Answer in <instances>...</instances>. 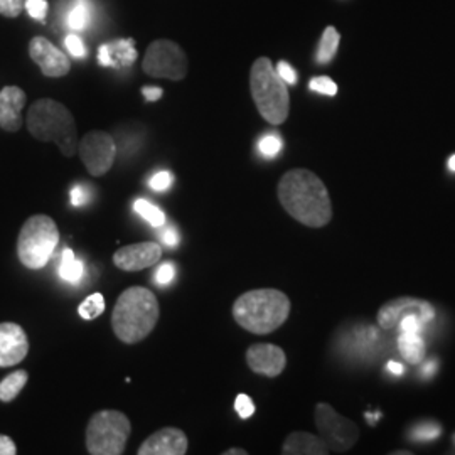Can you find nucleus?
<instances>
[{
    "mask_svg": "<svg viewBox=\"0 0 455 455\" xmlns=\"http://www.w3.org/2000/svg\"><path fill=\"white\" fill-rule=\"evenodd\" d=\"M225 455H248V452L244 449H238V447H233L225 452Z\"/></svg>",
    "mask_w": 455,
    "mask_h": 455,
    "instance_id": "nucleus-42",
    "label": "nucleus"
},
{
    "mask_svg": "<svg viewBox=\"0 0 455 455\" xmlns=\"http://www.w3.org/2000/svg\"><path fill=\"white\" fill-rule=\"evenodd\" d=\"M449 169H451L452 172H455V154L449 159Z\"/></svg>",
    "mask_w": 455,
    "mask_h": 455,
    "instance_id": "nucleus-44",
    "label": "nucleus"
},
{
    "mask_svg": "<svg viewBox=\"0 0 455 455\" xmlns=\"http://www.w3.org/2000/svg\"><path fill=\"white\" fill-rule=\"evenodd\" d=\"M69 196H71V204H73L75 208H82V206H84V204L90 201L88 189L83 188V186H75V188L71 189Z\"/></svg>",
    "mask_w": 455,
    "mask_h": 455,
    "instance_id": "nucleus-37",
    "label": "nucleus"
},
{
    "mask_svg": "<svg viewBox=\"0 0 455 455\" xmlns=\"http://www.w3.org/2000/svg\"><path fill=\"white\" fill-rule=\"evenodd\" d=\"M68 28L73 31H84L90 22V7L86 0H78L68 12Z\"/></svg>",
    "mask_w": 455,
    "mask_h": 455,
    "instance_id": "nucleus-24",
    "label": "nucleus"
},
{
    "mask_svg": "<svg viewBox=\"0 0 455 455\" xmlns=\"http://www.w3.org/2000/svg\"><path fill=\"white\" fill-rule=\"evenodd\" d=\"M22 7L24 0H0V16L14 19L22 12Z\"/></svg>",
    "mask_w": 455,
    "mask_h": 455,
    "instance_id": "nucleus-35",
    "label": "nucleus"
},
{
    "mask_svg": "<svg viewBox=\"0 0 455 455\" xmlns=\"http://www.w3.org/2000/svg\"><path fill=\"white\" fill-rule=\"evenodd\" d=\"M133 210L139 212L154 228H161L165 225V214H164L163 210H159L157 206H154L147 199H137L133 203Z\"/></svg>",
    "mask_w": 455,
    "mask_h": 455,
    "instance_id": "nucleus-26",
    "label": "nucleus"
},
{
    "mask_svg": "<svg viewBox=\"0 0 455 455\" xmlns=\"http://www.w3.org/2000/svg\"><path fill=\"white\" fill-rule=\"evenodd\" d=\"M250 90L259 114L272 125H282L291 112V97L268 58H259L250 71Z\"/></svg>",
    "mask_w": 455,
    "mask_h": 455,
    "instance_id": "nucleus-5",
    "label": "nucleus"
},
{
    "mask_svg": "<svg viewBox=\"0 0 455 455\" xmlns=\"http://www.w3.org/2000/svg\"><path fill=\"white\" fill-rule=\"evenodd\" d=\"M103 312H105V297L98 292L88 295L78 307V314L84 321H93Z\"/></svg>",
    "mask_w": 455,
    "mask_h": 455,
    "instance_id": "nucleus-25",
    "label": "nucleus"
},
{
    "mask_svg": "<svg viewBox=\"0 0 455 455\" xmlns=\"http://www.w3.org/2000/svg\"><path fill=\"white\" fill-rule=\"evenodd\" d=\"M163 257V248L154 242L133 243L122 246L114 253L116 268L124 272H140L148 267H154Z\"/></svg>",
    "mask_w": 455,
    "mask_h": 455,
    "instance_id": "nucleus-14",
    "label": "nucleus"
},
{
    "mask_svg": "<svg viewBox=\"0 0 455 455\" xmlns=\"http://www.w3.org/2000/svg\"><path fill=\"white\" fill-rule=\"evenodd\" d=\"M405 454H411V452H395V455H405Z\"/></svg>",
    "mask_w": 455,
    "mask_h": 455,
    "instance_id": "nucleus-45",
    "label": "nucleus"
},
{
    "mask_svg": "<svg viewBox=\"0 0 455 455\" xmlns=\"http://www.w3.org/2000/svg\"><path fill=\"white\" fill-rule=\"evenodd\" d=\"M387 370H388L391 374H395V376H402V374L405 373V368H403L400 363H396V361H388Z\"/></svg>",
    "mask_w": 455,
    "mask_h": 455,
    "instance_id": "nucleus-41",
    "label": "nucleus"
},
{
    "mask_svg": "<svg viewBox=\"0 0 455 455\" xmlns=\"http://www.w3.org/2000/svg\"><path fill=\"white\" fill-rule=\"evenodd\" d=\"M275 69L278 76L285 82V84H292V86L297 84V73H295V69L287 61H280L276 65Z\"/></svg>",
    "mask_w": 455,
    "mask_h": 455,
    "instance_id": "nucleus-36",
    "label": "nucleus"
},
{
    "mask_svg": "<svg viewBox=\"0 0 455 455\" xmlns=\"http://www.w3.org/2000/svg\"><path fill=\"white\" fill-rule=\"evenodd\" d=\"M142 95L146 97L147 101H157V100L163 98L164 90L163 88H157V86H144Z\"/></svg>",
    "mask_w": 455,
    "mask_h": 455,
    "instance_id": "nucleus-40",
    "label": "nucleus"
},
{
    "mask_svg": "<svg viewBox=\"0 0 455 455\" xmlns=\"http://www.w3.org/2000/svg\"><path fill=\"white\" fill-rule=\"evenodd\" d=\"M26 93L19 86H5L0 92V129L5 132L20 131L22 108L26 107Z\"/></svg>",
    "mask_w": 455,
    "mask_h": 455,
    "instance_id": "nucleus-17",
    "label": "nucleus"
},
{
    "mask_svg": "<svg viewBox=\"0 0 455 455\" xmlns=\"http://www.w3.org/2000/svg\"><path fill=\"white\" fill-rule=\"evenodd\" d=\"M309 88L315 93H321L325 97H336L338 95V84L332 82L329 76H317L312 78L309 83Z\"/></svg>",
    "mask_w": 455,
    "mask_h": 455,
    "instance_id": "nucleus-29",
    "label": "nucleus"
},
{
    "mask_svg": "<svg viewBox=\"0 0 455 455\" xmlns=\"http://www.w3.org/2000/svg\"><path fill=\"white\" fill-rule=\"evenodd\" d=\"M28 379H29V373L24 370H17L14 373L5 376L0 381V402L9 403L16 400L17 395L26 387Z\"/></svg>",
    "mask_w": 455,
    "mask_h": 455,
    "instance_id": "nucleus-22",
    "label": "nucleus"
},
{
    "mask_svg": "<svg viewBox=\"0 0 455 455\" xmlns=\"http://www.w3.org/2000/svg\"><path fill=\"white\" fill-rule=\"evenodd\" d=\"M29 353V339L24 329L14 323H0V368L22 363Z\"/></svg>",
    "mask_w": 455,
    "mask_h": 455,
    "instance_id": "nucleus-15",
    "label": "nucleus"
},
{
    "mask_svg": "<svg viewBox=\"0 0 455 455\" xmlns=\"http://www.w3.org/2000/svg\"><path fill=\"white\" fill-rule=\"evenodd\" d=\"M246 364L253 373L276 378L283 373L287 366V356L285 351L275 344L259 342L246 349Z\"/></svg>",
    "mask_w": 455,
    "mask_h": 455,
    "instance_id": "nucleus-13",
    "label": "nucleus"
},
{
    "mask_svg": "<svg viewBox=\"0 0 455 455\" xmlns=\"http://www.w3.org/2000/svg\"><path fill=\"white\" fill-rule=\"evenodd\" d=\"M60 276L68 283H78L84 275V263L75 257V251L66 248L60 263Z\"/></svg>",
    "mask_w": 455,
    "mask_h": 455,
    "instance_id": "nucleus-23",
    "label": "nucleus"
},
{
    "mask_svg": "<svg viewBox=\"0 0 455 455\" xmlns=\"http://www.w3.org/2000/svg\"><path fill=\"white\" fill-rule=\"evenodd\" d=\"M29 56L48 78H63L71 69V61L65 52L41 36L31 39Z\"/></svg>",
    "mask_w": 455,
    "mask_h": 455,
    "instance_id": "nucleus-12",
    "label": "nucleus"
},
{
    "mask_svg": "<svg viewBox=\"0 0 455 455\" xmlns=\"http://www.w3.org/2000/svg\"><path fill=\"white\" fill-rule=\"evenodd\" d=\"M24 7H26L28 14L36 20H39V22L46 20L49 9L48 0H26Z\"/></svg>",
    "mask_w": 455,
    "mask_h": 455,
    "instance_id": "nucleus-30",
    "label": "nucleus"
},
{
    "mask_svg": "<svg viewBox=\"0 0 455 455\" xmlns=\"http://www.w3.org/2000/svg\"><path fill=\"white\" fill-rule=\"evenodd\" d=\"M315 427L324 440L329 451L347 452L359 440V428L356 423L339 415L329 403L315 405Z\"/></svg>",
    "mask_w": 455,
    "mask_h": 455,
    "instance_id": "nucleus-9",
    "label": "nucleus"
},
{
    "mask_svg": "<svg viewBox=\"0 0 455 455\" xmlns=\"http://www.w3.org/2000/svg\"><path fill=\"white\" fill-rule=\"evenodd\" d=\"M129 417L118 410L97 411L86 427V451L92 455H122L131 437Z\"/></svg>",
    "mask_w": 455,
    "mask_h": 455,
    "instance_id": "nucleus-7",
    "label": "nucleus"
},
{
    "mask_svg": "<svg viewBox=\"0 0 455 455\" xmlns=\"http://www.w3.org/2000/svg\"><path fill=\"white\" fill-rule=\"evenodd\" d=\"M259 150L263 157L274 159L282 150V139L275 133H268V135L261 137L260 142H259Z\"/></svg>",
    "mask_w": 455,
    "mask_h": 455,
    "instance_id": "nucleus-28",
    "label": "nucleus"
},
{
    "mask_svg": "<svg viewBox=\"0 0 455 455\" xmlns=\"http://www.w3.org/2000/svg\"><path fill=\"white\" fill-rule=\"evenodd\" d=\"M291 299L276 289H255L233 304V319L244 331L265 336L276 331L291 315Z\"/></svg>",
    "mask_w": 455,
    "mask_h": 455,
    "instance_id": "nucleus-3",
    "label": "nucleus"
},
{
    "mask_svg": "<svg viewBox=\"0 0 455 455\" xmlns=\"http://www.w3.org/2000/svg\"><path fill=\"white\" fill-rule=\"evenodd\" d=\"M60 243V229L46 214H34L22 225L17 238V257L29 270H41Z\"/></svg>",
    "mask_w": 455,
    "mask_h": 455,
    "instance_id": "nucleus-6",
    "label": "nucleus"
},
{
    "mask_svg": "<svg viewBox=\"0 0 455 455\" xmlns=\"http://www.w3.org/2000/svg\"><path fill=\"white\" fill-rule=\"evenodd\" d=\"M78 154L86 171L93 178H101L114 167L116 157L114 137L107 132H88L78 142Z\"/></svg>",
    "mask_w": 455,
    "mask_h": 455,
    "instance_id": "nucleus-10",
    "label": "nucleus"
},
{
    "mask_svg": "<svg viewBox=\"0 0 455 455\" xmlns=\"http://www.w3.org/2000/svg\"><path fill=\"white\" fill-rule=\"evenodd\" d=\"M65 46L73 58L83 60L88 54V49L84 46V43H83V39L78 34H68L65 39Z\"/></svg>",
    "mask_w": 455,
    "mask_h": 455,
    "instance_id": "nucleus-31",
    "label": "nucleus"
},
{
    "mask_svg": "<svg viewBox=\"0 0 455 455\" xmlns=\"http://www.w3.org/2000/svg\"><path fill=\"white\" fill-rule=\"evenodd\" d=\"M172 182H174V176L169 171H161L156 176H152V180H148V186H150V189L163 193L172 186Z\"/></svg>",
    "mask_w": 455,
    "mask_h": 455,
    "instance_id": "nucleus-33",
    "label": "nucleus"
},
{
    "mask_svg": "<svg viewBox=\"0 0 455 455\" xmlns=\"http://www.w3.org/2000/svg\"><path fill=\"white\" fill-rule=\"evenodd\" d=\"M398 351L410 364H420L425 359L427 346L422 334L417 332H400L398 336Z\"/></svg>",
    "mask_w": 455,
    "mask_h": 455,
    "instance_id": "nucleus-20",
    "label": "nucleus"
},
{
    "mask_svg": "<svg viewBox=\"0 0 455 455\" xmlns=\"http://www.w3.org/2000/svg\"><path fill=\"white\" fill-rule=\"evenodd\" d=\"M278 201L304 227L323 228L332 220V203L324 182L307 169H292L278 182Z\"/></svg>",
    "mask_w": 455,
    "mask_h": 455,
    "instance_id": "nucleus-1",
    "label": "nucleus"
},
{
    "mask_svg": "<svg viewBox=\"0 0 455 455\" xmlns=\"http://www.w3.org/2000/svg\"><path fill=\"white\" fill-rule=\"evenodd\" d=\"M159 315L156 293L146 287H129L120 293L112 312L114 334L124 344L144 341L159 323Z\"/></svg>",
    "mask_w": 455,
    "mask_h": 455,
    "instance_id": "nucleus-2",
    "label": "nucleus"
},
{
    "mask_svg": "<svg viewBox=\"0 0 455 455\" xmlns=\"http://www.w3.org/2000/svg\"><path fill=\"white\" fill-rule=\"evenodd\" d=\"M331 452L321 435L309 432H292L282 445L283 455H327Z\"/></svg>",
    "mask_w": 455,
    "mask_h": 455,
    "instance_id": "nucleus-19",
    "label": "nucleus"
},
{
    "mask_svg": "<svg viewBox=\"0 0 455 455\" xmlns=\"http://www.w3.org/2000/svg\"><path fill=\"white\" fill-rule=\"evenodd\" d=\"M28 131L41 142H54L65 157L78 152V131L73 114L63 103L41 98L28 112Z\"/></svg>",
    "mask_w": 455,
    "mask_h": 455,
    "instance_id": "nucleus-4",
    "label": "nucleus"
},
{
    "mask_svg": "<svg viewBox=\"0 0 455 455\" xmlns=\"http://www.w3.org/2000/svg\"><path fill=\"white\" fill-rule=\"evenodd\" d=\"M137 56L133 39H116L98 48V63L105 68H129L135 63Z\"/></svg>",
    "mask_w": 455,
    "mask_h": 455,
    "instance_id": "nucleus-18",
    "label": "nucleus"
},
{
    "mask_svg": "<svg viewBox=\"0 0 455 455\" xmlns=\"http://www.w3.org/2000/svg\"><path fill=\"white\" fill-rule=\"evenodd\" d=\"M174 276H176V267L172 265V263H169V261H165L163 263L159 268H157V272H156V275H154V280L164 287V285H169L172 280H174Z\"/></svg>",
    "mask_w": 455,
    "mask_h": 455,
    "instance_id": "nucleus-34",
    "label": "nucleus"
},
{
    "mask_svg": "<svg viewBox=\"0 0 455 455\" xmlns=\"http://www.w3.org/2000/svg\"><path fill=\"white\" fill-rule=\"evenodd\" d=\"M440 434H442V427H440L439 423L434 422V420L417 423L411 428V432H410V435H411L413 440H434L437 439Z\"/></svg>",
    "mask_w": 455,
    "mask_h": 455,
    "instance_id": "nucleus-27",
    "label": "nucleus"
},
{
    "mask_svg": "<svg viewBox=\"0 0 455 455\" xmlns=\"http://www.w3.org/2000/svg\"><path fill=\"white\" fill-rule=\"evenodd\" d=\"M339 41H341V36L336 31V28H332V26L325 28L324 34L319 41V48L315 52V61L319 65H329L336 58V52L339 48Z\"/></svg>",
    "mask_w": 455,
    "mask_h": 455,
    "instance_id": "nucleus-21",
    "label": "nucleus"
},
{
    "mask_svg": "<svg viewBox=\"0 0 455 455\" xmlns=\"http://www.w3.org/2000/svg\"><path fill=\"white\" fill-rule=\"evenodd\" d=\"M161 238H163L164 243L171 246V248H176L180 243V233L174 228H167L165 231H163Z\"/></svg>",
    "mask_w": 455,
    "mask_h": 455,
    "instance_id": "nucleus-38",
    "label": "nucleus"
},
{
    "mask_svg": "<svg viewBox=\"0 0 455 455\" xmlns=\"http://www.w3.org/2000/svg\"><path fill=\"white\" fill-rule=\"evenodd\" d=\"M434 371H435V363L425 364V368H423V374H425V376H430Z\"/></svg>",
    "mask_w": 455,
    "mask_h": 455,
    "instance_id": "nucleus-43",
    "label": "nucleus"
},
{
    "mask_svg": "<svg viewBox=\"0 0 455 455\" xmlns=\"http://www.w3.org/2000/svg\"><path fill=\"white\" fill-rule=\"evenodd\" d=\"M142 69L150 78L180 82L188 75V56L174 41L157 39L147 48Z\"/></svg>",
    "mask_w": 455,
    "mask_h": 455,
    "instance_id": "nucleus-8",
    "label": "nucleus"
},
{
    "mask_svg": "<svg viewBox=\"0 0 455 455\" xmlns=\"http://www.w3.org/2000/svg\"><path fill=\"white\" fill-rule=\"evenodd\" d=\"M235 410H236V413L240 415L242 420H246V419H250L255 413V403H253V400L248 395L240 393L236 396V400H235Z\"/></svg>",
    "mask_w": 455,
    "mask_h": 455,
    "instance_id": "nucleus-32",
    "label": "nucleus"
},
{
    "mask_svg": "<svg viewBox=\"0 0 455 455\" xmlns=\"http://www.w3.org/2000/svg\"><path fill=\"white\" fill-rule=\"evenodd\" d=\"M407 315H419L423 323H432L435 317V309L428 300L417 297H396L388 300L381 309L378 310L376 321L381 329L391 331L396 329L400 321Z\"/></svg>",
    "mask_w": 455,
    "mask_h": 455,
    "instance_id": "nucleus-11",
    "label": "nucleus"
},
{
    "mask_svg": "<svg viewBox=\"0 0 455 455\" xmlns=\"http://www.w3.org/2000/svg\"><path fill=\"white\" fill-rule=\"evenodd\" d=\"M17 447L9 435H0V455H16Z\"/></svg>",
    "mask_w": 455,
    "mask_h": 455,
    "instance_id": "nucleus-39",
    "label": "nucleus"
},
{
    "mask_svg": "<svg viewBox=\"0 0 455 455\" xmlns=\"http://www.w3.org/2000/svg\"><path fill=\"white\" fill-rule=\"evenodd\" d=\"M186 452L188 437L182 430L174 427H165L154 432L137 451L139 455H184Z\"/></svg>",
    "mask_w": 455,
    "mask_h": 455,
    "instance_id": "nucleus-16",
    "label": "nucleus"
}]
</instances>
